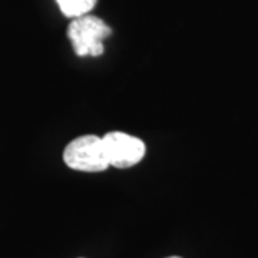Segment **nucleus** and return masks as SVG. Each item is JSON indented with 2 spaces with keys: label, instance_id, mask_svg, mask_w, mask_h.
I'll return each mask as SVG.
<instances>
[{
  "label": "nucleus",
  "instance_id": "obj_1",
  "mask_svg": "<svg viewBox=\"0 0 258 258\" xmlns=\"http://www.w3.org/2000/svg\"><path fill=\"white\" fill-rule=\"evenodd\" d=\"M111 28L102 19L85 15L74 19L68 28V37L72 42L75 53L81 57L101 56L103 53V40L111 36Z\"/></svg>",
  "mask_w": 258,
  "mask_h": 258
},
{
  "label": "nucleus",
  "instance_id": "obj_2",
  "mask_svg": "<svg viewBox=\"0 0 258 258\" xmlns=\"http://www.w3.org/2000/svg\"><path fill=\"white\" fill-rule=\"evenodd\" d=\"M63 161L69 168L82 172H102L109 165L103 141L95 135L75 138L63 151Z\"/></svg>",
  "mask_w": 258,
  "mask_h": 258
},
{
  "label": "nucleus",
  "instance_id": "obj_3",
  "mask_svg": "<svg viewBox=\"0 0 258 258\" xmlns=\"http://www.w3.org/2000/svg\"><path fill=\"white\" fill-rule=\"evenodd\" d=\"M102 141L109 165L120 169L139 164L147 152V147L142 139L119 131L106 134Z\"/></svg>",
  "mask_w": 258,
  "mask_h": 258
},
{
  "label": "nucleus",
  "instance_id": "obj_4",
  "mask_svg": "<svg viewBox=\"0 0 258 258\" xmlns=\"http://www.w3.org/2000/svg\"><path fill=\"white\" fill-rule=\"evenodd\" d=\"M98 0H56L60 12L66 18L76 19L89 15Z\"/></svg>",
  "mask_w": 258,
  "mask_h": 258
},
{
  "label": "nucleus",
  "instance_id": "obj_5",
  "mask_svg": "<svg viewBox=\"0 0 258 258\" xmlns=\"http://www.w3.org/2000/svg\"><path fill=\"white\" fill-rule=\"evenodd\" d=\"M166 258H181V257H176V255H174V257H166Z\"/></svg>",
  "mask_w": 258,
  "mask_h": 258
}]
</instances>
